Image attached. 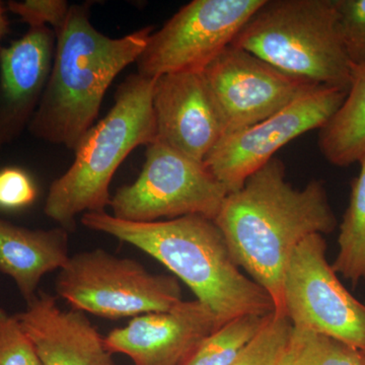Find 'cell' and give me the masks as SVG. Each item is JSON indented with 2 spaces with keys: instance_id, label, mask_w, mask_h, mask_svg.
I'll use <instances>...</instances> for the list:
<instances>
[{
  "instance_id": "6da1fadb",
  "label": "cell",
  "mask_w": 365,
  "mask_h": 365,
  "mask_svg": "<svg viewBox=\"0 0 365 365\" xmlns=\"http://www.w3.org/2000/svg\"><path fill=\"white\" fill-rule=\"evenodd\" d=\"M215 222L235 263L270 294L275 313L283 314V277L290 256L307 237L331 234L338 225L324 182L313 180L294 188L276 157L227 194Z\"/></svg>"
},
{
  "instance_id": "7a4b0ae2",
  "label": "cell",
  "mask_w": 365,
  "mask_h": 365,
  "mask_svg": "<svg viewBox=\"0 0 365 365\" xmlns=\"http://www.w3.org/2000/svg\"><path fill=\"white\" fill-rule=\"evenodd\" d=\"M81 222L157 259L212 309L222 325L241 317L275 313L270 294L240 270L215 220L187 215L134 222L104 211L85 213Z\"/></svg>"
},
{
  "instance_id": "3957f363",
  "label": "cell",
  "mask_w": 365,
  "mask_h": 365,
  "mask_svg": "<svg viewBox=\"0 0 365 365\" xmlns=\"http://www.w3.org/2000/svg\"><path fill=\"white\" fill-rule=\"evenodd\" d=\"M91 6L71 4L55 33L51 72L28 127L33 136L72 150L95 125L113 81L136 62L153 30L145 26L124 37H108L91 24Z\"/></svg>"
},
{
  "instance_id": "277c9868",
  "label": "cell",
  "mask_w": 365,
  "mask_h": 365,
  "mask_svg": "<svg viewBox=\"0 0 365 365\" xmlns=\"http://www.w3.org/2000/svg\"><path fill=\"white\" fill-rule=\"evenodd\" d=\"M153 85L155 78L138 73L125 79L107 116L86 132L71 168L50 186L45 215L67 232L76 228L81 213L104 212L118 168L132 150L157 139Z\"/></svg>"
},
{
  "instance_id": "5b68a950",
  "label": "cell",
  "mask_w": 365,
  "mask_h": 365,
  "mask_svg": "<svg viewBox=\"0 0 365 365\" xmlns=\"http://www.w3.org/2000/svg\"><path fill=\"white\" fill-rule=\"evenodd\" d=\"M232 45L288 76L346 91L351 85L335 0H264Z\"/></svg>"
},
{
  "instance_id": "8992f818",
  "label": "cell",
  "mask_w": 365,
  "mask_h": 365,
  "mask_svg": "<svg viewBox=\"0 0 365 365\" xmlns=\"http://www.w3.org/2000/svg\"><path fill=\"white\" fill-rule=\"evenodd\" d=\"M56 292L72 309L108 319L168 312L182 302L176 278L102 249L69 257L57 276Z\"/></svg>"
},
{
  "instance_id": "52a82bcc",
  "label": "cell",
  "mask_w": 365,
  "mask_h": 365,
  "mask_svg": "<svg viewBox=\"0 0 365 365\" xmlns=\"http://www.w3.org/2000/svg\"><path fill=\"white\" fill-rule=\"evenodd\" d=\"M227 190L204 162L155 140L146 146L145 162L135 182L112 197L113 216L134 222L201 215L215 220Z\"/></svg>"
},
{
  "instance_id": "ba28073f",
  "label": "cell",
  "mask_w": 365,
  "mask_h": 365,
  "mask_svg": "<svg viewBox=\"0 0 365 365\" xmlns=\"http://www.w3.org/2000/svg\"><path fill=\"white\" fill-rule=\"evenodd\" d=\"M322 235L304 240L283 277V306L294 329L339 340L365 351V304L342 284L327 260Z\"/></svg>"
},
{
  "instance_id": "9c48e42d",
  "label": "cell",
  "mask_w": 365,
  "mask_h": 365,
  "mask_svg": "<svg viewBox=\"0 0 365 365\" xmlns=\"http://www.w3.org/2000/svg\"><path fill=\"white\" fill-rule=\"evenodd\" d=\"M264 0H193L151 33L136 60L137 73L148 78L176 72L201 73L232 45Z\"/></svg>"
},
{
  "instance_id": "30bf717a",
  "label": "cell",
  "mask_w": 365,
  "mask_h": 365,
  "mask_svg": "<svg viewBox=\"0 0 365 365\" xmlns=\"http://www.w3.org/2000/svg\"><path fill=\"white\" fill-rule=\"evenodd\" d=\"M347 91L319 86L272 116L220 139L204 160L227 193L237 191L276 151L302 134L321 129L344 102Z\"/></svg>"
},
{
  "instance_id": "8fae6325",
  "label": "cell",
  "mask_w": 365,
  "mask_h": 365,
  "mask_svg": "<svg viewBox=\"0 0 365 365\" xmlns=\"http://www.w3.org/2000/svg\"><path fill=\"white\" fill-rule=\"evenodd\" d=\"M201 74L217 110L225 135L272 116L322 86L288 76L232 45L227 46Z\"/></svg>"
},
{
  "instance_id": "7c38bea8",
  "label": "cell",
  "mask_w": 365,
  "mask_h": 365,
  "mask_svg": "<svg viewBox=\"0 0 365 365\" xmlns=\"http://www.w3.org/2000/svg\"><path fill=\"white\" fill-rule=\"evenodd\" d=\"M222 326L206 304L182 300L170 311L135 317L110 332L105 344L112 354L130 357L133 365H186Z\"/></svg>"
},
{
  "instance_id": "4fadbf2b",
  "label": "cell",
  "mask_w": 365,
  "mask_h": 365,
  "mask_svg": "<svg viewBox=\"0 0 365 365\" xmlns=\"http://www.w3.org/2000/svg\"><path fill=\"white\" fill-rule=\"evenodd\" d=\"M153 107L155 140L199 162H204L225 135L217 110L198 72H176L155 78Z\"/></svg>"
},
{
  "instance_id": "5bb4252c",
  "label": "cell",
  "mask_w": 365,
  "mask_h": 365,
  "mask_svg": "<svg viewBox=\"0 0 365 365\" xmlns=\"http://www.w3.org/2000/svg\"><path fill=\"white\" fill-rule=\"evenodd\" d=\"M55 44L54 31L38 26L0 48V151L32 121L51 72Z\"/></svg>"
},
{
  "instance_id": "9a60e30c",
  "label": "cell",
  "mask_w": 365,
  "mask_h": 365,
  "mask_svg": "<svg viewBox=\"0 0 365 365\" xmlns=\"http://www.w3.org/2000/svg\"><path fill=\"white\" fill-rule=\"evenodd\" d=\"M16 316L42 365H116L105 338L86 314L62 311L51 294L38 292Z\"/></svg>"
},
{
  "instance_id": "2e32d148",
  "label": "cell",
  "mask_w": 365,
  "mask_h": 365,
  "mask_svg": "<svg viewBox=\"0 0 365 365\" xmlns=\"http://www.w3.org/2000/svg\"><path fill=\"white\" fill-rule=\"evenodd\" d=\"M69 257L63 227L30 230L0 218V273L14 281L26 304L46 274L63 268Z\"/></svg>"
},
{
  "instance_id": "e0dca14e",
  "label": "cell",
  "mask_w": 365,
  "mask_h": 365,
  "mask_svg": "<svg viewBox=\"0 0 365 365\" xmlns=\"http://www.w3.org/2000/svg\"><path fill=\"white\" fill-rule=\"evenodd\" d=\"M322 155L337 167L365 158V63L353 71L344 102L319 132Z\"/></svg>"
},
{
  "instance_id": "ac0fdd59",
  "label": "cell",
  "mask_w": 365,
  "mask_h": 365,
  "mask_svg": "<svg viewBox=\"0 0 365 365\" xmlns=\"http://www.w3.org/2000/svg\"><path fill=\"white\" fill-rule=\"evenodd\" d=\"M351 184L349 204L340 225L339 252L332 268L357 285L365 279V158Z\"/></svg>"
},
{
  "instance_id": "d6986e66",
  "label": "cell",
  "mask_w": 365,
  "mask_h": 365,
  "mask_svg": "<svg viewBox=\"0 0 365 365\" xmlns=\"http://www.w3.org/2000/svg\"><path fill=\"white\" fill-rule=\"evenodd\" d=\"M273 314L245 316L227 322L204 341L186 365H232Z\"/></svg>"
},
{
  "instance_id": "ffe728a7",
  "label": "cell",
  "mask_w": 365,
  "mask_h": 365,
  "mask_svg": "<svg viewBox=\"0 0 365 365\" xmlns=\"http://www.w3.org/2000/svg\"><path fill=\"white\" fill-rule=\"evenodd\" d=\"M294 326L283 313H274L260 333L232 365H277L289 345Z\"/></svg>"
},
{
  "instance_id": "44dd1931",
  "label": "cell",
  "mask_w": 365,
  "mask_h": 365,
  "mask_svg": "<svg viewBox=\"0 0 365 365\" xmlns=\"http://www.w3.org/2000/svg\"><path fill=\"white\" fill-rule=\"evenodd\" d=\"M302 332L299 365H365L364 350L319 334Z\"/></svg>"
},
{
  "instance_id": "7402d4cb",
  "label": "cell",
  "mask_w": 365,
  "mask_h": 365,
  "mask_svg": "<svg viewBox=\"0 0 365 365\" xmlns=\"http://www.w3.org/2000/svg\"><path fill=\"white\" fill-rule=\"evenodd\" d=\"M341 40L353 71L365 63V0H335Z\"/></svg>"
},
{
  "instance_id": "603a6c76",
  "label": "cell",
  "mask_w": 365,
  "mask_h": 365,
  "mask_svg": "<svg viewBox=\"0 0 365 365\" xmlns=\"http://www.w3.org/2000/svg\"><path fill=\"white\" fill-rule=\"evenodd\" d=\"M0 365H42L16 314L0 309Z\"/></svg>"
},
{
  "instance_id": "cb8c5ba5",
  "label": "cell",
  "mask_w": 365,
  "mask_h": 365,
  "mask_svg": "<svg viewBox=\"0 0 365 365\" xmlns=\"http://www.w3.org/2000/svg\"><path fill=\"white\" fill-rule=\"evenodd\" d=\"M71 4L66 0H26L9 1V11L29 26H50L54 33L58 32L66 23Z\"/></svg>"
},
{
  "instance_id": "d4e9b609",
  "label": "cell",
  "mask_w": 365,
  "mask_h": 365,
  "mask_svg": "<svg viewBox=\"0 0 365 365\" xmlns=\"http://www.w3.org/2000/svg\"><path fill=\"white\" fill-rule=\"evenodd\" d=\"M36 197L37 188L28 173L16 167L0 170V208H25Z\"/></svg>"
},
{
  "instance_id": "484cf974",
  "label": "cell",
  "mask_w": 365,
  "mask_h": 365,
  "mask_svg": "<svg viewBox=\"0 0 365 365\" xmlns=\"http://www.w3.org/2000/svg\"><path fill=\"white\" fill-rule=\"evenodd\" d=\"M302 346V332L294 328L292 340L277 365H299Z\"/></svg>"
},
{
  "instance_id": "4316f807",
  "label": "cell",
  "mask_w": 365,
  "mask_h": 365,
  "mask_svg": "<svg viewBox=\"0 0 365 365\" xmlns=\"http://www.w3.org/2000/svg\"><path fill=\"white\" fill-rule=\"evenodd\" d=\"M9 32V21L6 16V9L4 4L0 1V43L4 39V36Z\"/></svg>"
}]
</instances>
